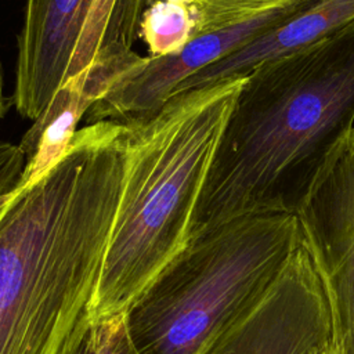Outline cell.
I'll return each instance as SVG.
<instances>
[{"instance_id":"8992f818","label":"cell","mask_w":354,"mask_h":354,"mask_svg":"<svg viewBox=\"0 0 354 354\" xmlns=\"http://www.w3.org/2000/svg\"><path fill=\"white\" fill-rule=\"evenodd\" d=\"M324 281L337 354H354V129L328 159L296 213Z\"/></svg>"},{"instance_id":"5bb4252c","label":"cell","mask_w":354,"mask_h":354,"mask_svg":"<svg viewBox=\"0 0 354 354\" xmlns=\"http://www.w3.org/2000/svg\"><path fill=\"white\" fill-rule=\"evenodd\" d=\"M25 166L26 156L19 145L0 142V209L18 187Z\"/></svg>"},{"instance_id":"8fae6325","label":"cell","mask_w":354,"mask_h":354,"mask_svg":"<svg viewBox=\"0 0 354 354\" xmlns=\"http://www.w3.org/2000/svg\"><path fill=\"white\" fill-rule=\"evenodd\" d=\"M151 0H94L73 51L68 77L84 71L108 48H131Z\"/></svg>"},{"instance_id":"5b68a950","label":"cell","mask_w":354,"mask_h":354,"mask_svg":"<svg viewBox=\"0 0 354 354\" xmlns=\"http://www.w3.org/2000/svg\"><path fill=\"white\" fill-rule=\"evenodd\" d=\"M333 342L328 293L301 239L261 297L205 354H315Z\"/></svg>"},{"instance_id":"2e32d148","label":"cell","mask_w":354,"mask_h":354,"mask_svg":"<svg viewBox=\"0 0 354 354\" xmlns=\"http://www.w3.org/2000/svg\"><path fill=\"white\" fill-rule=\"evenodd\" d=\"M315 354H337V351H336V348H335V344H332V346H328L326 348L319 350V351L315 353Z\"/></svg>"},{"instance_id":"9a60e30c","label":"cell","mask_w":354,"mask_h":354,"mask_svg":"<svg viewBox=\"0 0 354 354\" xmlns=\"http://www.w3.org/2000/svg\"><path fill=\"white\" fill-rule=\"evenodd\" d=\"M7 109H8V105L3 94V71H1V62H0V119L6 115Z\"/></svg>"},{"instance_id":"277c9868","label":"cell","mask_w":354,"mask_h":354,"mask_svg":"<svg viewBox=\"0 0 354 354\" xmlns=\"http://www.w3.org/2000/svg\"><path fill=\"white\" fill-rule=\"evenodd\" d=\"M300 243L292 213L243 216L189 236L124 311L134 344L142 354H205Z\"/></svg>"},{"instance_id":"4fadbf2b","label":"cell","mask_w":354,"mask_h":354,"mask_svg":"<svg viewBox=\"0 0 354 354\" xmlns=\"http://www.w3.org/2000/svg\"><path fill=\"white\" fill-rule=\"evenodd\" d=\"M55 354H142L134 344L126 313L94 317L87 307L59 343Z\"/></svg>"},{"instance_id":"7c38bea8","label":"cell","mask_w":354,"mask_h":354,"mask_svg":"<svg viewBox=\"0 0 354 354\" xmlns=\"http://www.w3.org/2000/svg\"><path fill=\"white\" fill-rule=\"evenodd\" d=\"M196 14L191 0H151L140 21L138 37L149 55L180 51L195 37Z\"/></svg>"},{"instance_id":"6da1fadb","label":"cell","mask_w":354,"mask_h":354,"mask_svg":"<svg viewBox=\"0 0 354 354\" xmlns=\"http://www.w3.org/2000/svg\"><path fill=\"white\" fill-rule=\"evenodd\" d=\"M124 127L79 129L0 209V354H55L98 279L124 177Z\"/></svg>"},{"instance_id":"3957f363","label":"cell","mask_w":354,"mask_h":354,"mask_svg":"<svg viewBox=\"0 0 354 354\" xmlns=\"http://www.w3.org/2000/svg\"><path fill=\"white\" fill-rule=\"evenodd\" d=\"M243 77L171 95L162 109L124 126L119 206L87 310L124 313L183 248L192 213Z\"/></svg>"},{"instance_id":"9c48e42d","label":"cell","mask_w":354,"mask_h":354,"mask_svg":"<svg viewBox=\"0 0 354 354\" xmlns=\"http://www.w3.org/2000/svg\"><path fill=\"white\" fill-rule=\"evenodd\" d=\"M354 19V0H311L245 46L184 80L171 95L248 76L266 62L317 43Z\"/></svg>"},{"instance_id":"52a82bcc","label":"cell","mask_w":354,"mask_h":354,"mask_svg":"<svg viewBox=\"0 0 354 354\" xmlns=\"http://www.w3.org/2000/svg\"><path fill=\"white\" fill-rule=\"evenodd\" d=\"M311 0H288L250 18L194 37L180 51L142 59L120 76L86 113V124L102 120L142 122L156 115L188 77L245 46Z\"/></svg>"},{"instance_id":"7a4b0ae2","label":"cell","mask_w":354,"mask_h":354,"mask_svg":"<svg viewBox=\"0 0 354 354\" xmlns=\"http://www.w3.org/2000/svg\"><path fill=\"white\" fill-rule=\"evenodd\" d=\"M353 129L354 19L245 76L187 239L243 216L296 214Z\"/></svg>"},{"instance_id":"ba28073f","label":"cell","mask_w":354,"mask_h":354,"mask_svg":"<svg viewBox=\"0 0 354 354\" xmlns=\"http://www.w3.org/2000/svg\"><path fill=\"white\" fill-rule=\"evenodd\" d=\"M94 0H26L12 102L36 120L64 86Z\"/></svg>"},{"instance_id":"30bf717a","label":"cell","mask_w":354,"mask_h":354,"mask_svg":"<svg viewBox=\"0 0 354 354\" xmlns=\"http://www.w3.org/2000/svg\"><path fill=\"white\" fill-rule=\"evenodd\" d=\"M119 75L112 64L93 62L64 83L18 144L26 156L18 185L40 178L57 163L71 145L83 115L111 88Z\"/></svg>"}]
</instances>
